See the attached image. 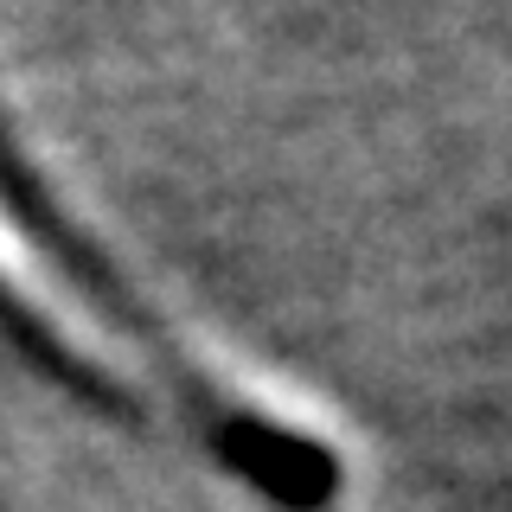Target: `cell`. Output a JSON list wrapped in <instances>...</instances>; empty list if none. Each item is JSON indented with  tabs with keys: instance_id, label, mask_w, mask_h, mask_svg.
I'll return each mask as SVG.
<instances>
[{
	"instance_id": "obj_1",
	"label": "cell",
	"mask_w": 512,
	"mask_h": 512,
	"mask_svg": "<svg viewBox=\"0 0 512 512\" xmlns=\"http://www.w3.org/2000/svg\"><path fill=\"white\" fill-rule=\"evenodd\" d=\"M0 288L20 301V314H32L71 359H84L90 372H103L116 391H148V384H160V378L180 384L192 410L205 404V416H212V429L224 436V448H231L250 474H263L276 493H288V500H320V493L333 487V455L314 436H295V429L269 423V416H256L244 404L205 397L186 372L154 365L148 352L116 327V314L96 308V295L58 263V256H45V244L26 231V218L7 205V192H0Z\"/></svg>"
}]
</instances>
